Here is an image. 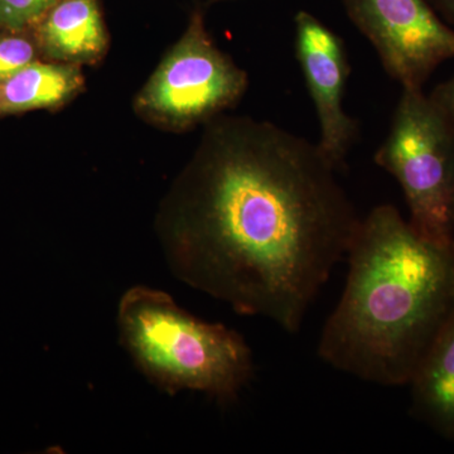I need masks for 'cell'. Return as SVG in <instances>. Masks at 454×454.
Segmentation results:
<instances>
[{"mask_svg":"<svg viewBox=\"0 0 454 454\" xmlns=\"http://www.w3.org/2000/svg\"><path fill=\"white\" fill-rule=\"evenodd\" d=\"M373 160L399 182L418 234L454 240V129L423 89L403 88Z\"/></svg>","mask_w":454,"mask_h":454,"instance_id":"cell-4","label":"cell"},{"mask_svg":"<svg viewBox=\"0 0 454 454\" xmlns=\"http://www.w3.org/2000/svg\"><path fill=\"white\" fill-rule=\"evenodd\" d=\"M446 25L454 29V0H427Z\"/></svg>","mask_w":454,"mask_h":454,"instance_id":"cell-14","label":"cell"},{"mask_svg":"<svg viewBox=\"0 0 454 454\" xmlns=\"http://www.w3.org/2000/svg\"><path fill=\"white\" fill-rule=\"evenodd\" d=\"M408 387L415 419L442 438L454 441V313Z\"/></svg>","mask_w":454,"mask_h":454,"instance_id":"cell-8","label":"cell"},{"mask_svg":"<svg viewBox=\"0 0 454 454\" xmlns=\"http://www.w3.org/2000/svg\"><path fill=\"white\" fill-rule=\"evenodd\" d=\"M294 50L319 121V151L337 172L348 166L360 134L356 119L343 106L349 76L348 51L342 38L306 11L294 17Z\"/></svg>","mask_w":454,"mask_h":454,"instance_id":"cell-7","label":"cell"},{"mask_svg":"<svg viewBox=\"0 0 454 454\" xmlns=\"http://www.w3.org/2000/svg\"><path fill=\"white\" fill-rule=\"evenodd\" d=\"M80 85L82 79L76 68L32 62L0 82V114L59 106Z\"/></svg>","mask_w":454,"mask_h":454,"instance_id":"cell-10","label":"cell"},{"mask_svg":"<svg viewBox=\"0 0 454 454\" xmlns=\"http://www.w3.org/2000/svg\"><path fill=\"white\" fill-rule=\"evenodd\" d=\"M59 0H0V27L20 31L38 22Z\"/></svg>","mask_w":454,"mask_h":454,"instance_id":"cell-11","label":"cell"},{"mask_svg":"<svg viewBox=\"0 0 454 454\" xmlns=\"http://www.w3.org/2000/svg\"><path fill=\"white\" fill-rule=\"evenodd\" d=\"M212 2H225V0H212Z\"/></svg>","mask_w":454,"mask_h":454,"instance_id":"cell-15","label":"cell"},{"mask_svg":"<svg viewBox=\"0 0 454 454\" xmlns=\"http://www.w3.org/2000/svg\"><path fill=\"white\" fill-rule=\"evenodd\" d=\"M35 49L26 38L16 35L0 38V82L32 64Z\"/></svg>","mask_w":454,"mask_h":454,"instance_id":"cell-12","label":"cell"},{"mask_svg":"<svg viewBox=\"0 0 454 454\" xmlns=\"http://www.w3.org/2000/svg\"><path fill=\"white\" fill-rule=\"evenodd\" d=\"M116 321L122 348L160 390L197 391L230 403L252 380L254 358L243 336L191 315L168 293L130 286Z\"/></svg>","mask_w":454,"mask_h":454,"instance_id":"cell-3","label":"cell"},{"mask_svg":"<svg viewBox=\"0 0 454 454\" xmlns=\"http://www.w3.org/2000/svg\"><path fill=\"white\" fill-rule=\"evenodd\" d=\"M430 100L446 116L454 129V76L447 82L439 83L428 95Z\"/></svg>","mask_w":454,"mask_h":454,"instance_id":"cell-13","label":"cell"},{"mask_svg":"<svg viewBox=\"0 0 454 454\" xmlns=\"http://www.w3.org/2000/svg\"><path fill=\"white\" fill-rule=\"evenodd\" d=\"M40 35L51 56L90 59L106 46L98 0H59L40 20Z\"/></svg>","mask_w":454,"mask_h":454,"instance_id":"cell-9","label":"cell"},{"mask_svg":"<svg viewBox=\"0 0 454 454\" xmlns=\"http://www.w3.org/2000/svg\"><path fill=\"white\" fill-rule=\"evenodd\" d=\"M247 76L212 42L201 11L140 94L138 106L153 118L184 125L214 118L243 97Z\"/></svg>","mask_w":454,"mask_h":454,"instance_id":"cell-5","label":"cell"},{"mask_svg":"<svg viewBox=\"0 0 454 454\" xmlns=\"http://www.w3.org/2000/svg\"><path fill=\"white\" fill-rule=\"evenodd\" d=\"M360 223L318 145L235 118L206 130L162 203L157 234L179 282L295 333Z\"/></svg>","mask_w":454,"mask_h":454,"instance_id":"cell-1","label":"cell"},{"mask_svg":"<svg viewBox=\"0 0 454 454\" xmlns=\"http://www.w3.org/2000/svg\"><path fill=\"white\" fill-rule=\"evenodd\" d=\"M318 355L360 380L408 385L454 313V240L423 238L393 205L361 219Z\"/></svg>","mask_w":454,"mask_h":454,"instance_id":"cell-2","label":"cell"},{"mask_svg":"<svg viewBox=\"0 0 454 454\" xmlns=\"http://www.w3.org/2000/svg\"><path fill=\"white\" fill-rule=\"evenodd\" d=\"M343 7L403 88L423 89L439 65L454 59V29L427 0H343Z\"/></svg>","mask_w":454,"mask_h":454,"instance_id":"cell-6","label":"cell"}]
</instances>
